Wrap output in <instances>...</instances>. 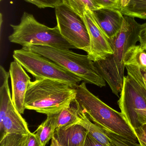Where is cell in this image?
<instances>
[{
    "mask_svg": "<svg viewBox=\"0 0 146 146\" xmlns=\"http://www.w3.org/2000/svg\"><path fill=\"white\" fill-rule=\"evenodd\" d=\"M141 26L135 18L124 15L121 30L113 38L109 39L113 54L94 62L99 72L108 83L113 93L118 97L121 92L125 76V54L130 47L139 42Z\"/></svg>",
    "mask_w": 146,
    "mask_h": 146,
    "instance_id": "1",
    "label": "cell"
},
{
    "mask_svg": "<svg viewBox=\"0 0 146 146\" xmlns=\"http://www.w3.org/2000/svg\"><path fill=\"white\" fill-rule=\"evenodd\" d=\"M75 88L61 82L41 79L30 82L25 100L26 110L54 114L70 106L75 99Z\"/></svg>",
    "mask_w": 146,
    "mask_h": 146,
    "instance_id": "2",
    "label": "cell"
},
{
    "mask_svg": "<svg viewBox=\"0 0 146 146\" xmlns=\"http://www.w3.org/2000/svg\"><path fill=\"white\" fill-rule=\"evenodd\" d=\"M76 90L75 100L81 110L93 122L138 143L134 132L121 112L112 109L92 93L84 82L76 88Z\"/></svg>",
    "mask_w": 146,
    "mask_h": 146,
    "instance_id": "3",
    "label": "cell"
},
{
    "mask_svg": "<svg viewBox=\"0 0 146 146\" xmlns=\"http://www.w3.org/2000/svg\"><path fill=\"white\" fill-rule=\"evenodd\" d=\"M22 48L39 54L73 73L86 83L102 88L106 81L88 55L80 54L69 49L45 45H32Z\"/></svg>",
    "mask_w": 146,
    "mask_h": 146,
    "instance_id": "4",
    "label": "cell"
},
{
    "mask_svg": "<svg viewBox=\"0 0 146 146\" xmlns=\"http://www.w3.org/2000/svg\"><path fill=\"white\" fill-rule=\"evenodd\" d=\"M11 42L21 45H45L65 49L75 48L61 35L57 26L51 28L38 21L31 14L24 12L18 25H10Z\"/></svg>",
    "mask_w": 146,
    "mask_h": 146,
    "instance_id": "5",
    "label": "cell"
},
{
    "mask_svg": "<svg viewBox=\"0 0 146 146\" xmlns=\"http://www.w3.org/2000/svg\"><path fill=\"white\" fill-rule=\"evenodd\" d=\"M13 58L35 80L50 79L64 82L76 88L81 79L52 61L28 50H15Z\"/></svg>",
    "mask_w": 146,
    "mask_h": 146,
    "instance_id": "6",
    "label": "cell"
},
{
    "mask_svg": "<svg viewBox=\"0 0 146 146\" xmlns=\"http://www.w3.org/2000/svg\"><path fill=\"white\" fill-rule=\"evenodd\" d=\"M118 105L133 131L146 124V99L134 80L124 76Z\"/></svg>",
    "mask_w": 146,
    "mask_h": 146,
    "instance_id": "7",
    "label": "cell"
},
{
    "mask_svg": "<svg viewBox=\"0 0 146 146\" xmlns=\"http://www.w3.org/2000/svg\"><path fill=\"white\" fill-rule=\"evenodd\" d=\"M55 12L57 26L63 38L75 48L88 54L90 38L82 19L63 4L56 7Z\"/></svg>",
    "mask_w": 146,
    "mask_h": 146,
    "instance_id": "8",
    "label": "cell"
},
{
    "mask_svg": "<svg viewBox=\"0 0 146 146\" xmlns=\"http://www.w3.org/2000/svg\"><path fill=\"white\" fill-rule=\"evenodd\" d=\"M81 19L86 27L90 38V48L87 54L89 59L95 62L113 54L109 38L97 22L93 11L87 10Z\"/></svg>",
    "mask_w": 146,
    "mask_h": 146,
    "instance_id": "9",
    "label": "cell"
},
{
    "mask_svg": "<svg viewBox=\"0 0 146 146\" xmlns=\"http://www.w3.org/2000/svg\"><path fill=\"white\" fill-rule=\"evenodd\" d=\"M9 73L12 86L13 103L21 114L25 111V100L31 78L22 66L14 61L10 63Z\"/></svg>",
    "mask_w": 146,
    "mask_h": 146,
    "instance_id": "10",
    "label": "cell"
},
{
    "mask_svg": "<svg viewBox=\"0 0 146 146\" xmlns=\"http://www.w3.org/2000/svg\"><path fill=\"white\" fill-rule=\"evenodd\" d=\"M94 17L102 31L109 39L115 37L121 28L124 15L121 11L108 8L92 11Z\"/></svg>",
    "mask_w": 146,
    "mask_h": 146,
    "instance_id": "11",
    "label": "cell"
},
{
    "mask_svg": "<svg viewBox=\"0 0 146 146\" xmlns=\"http://www.w3.org/2000/svg\"><path fill=\"white\" fill-rule=\"evenodd\" d=\"M30 133L26 121L18 111L13 102L9 106L2 121L0 122L1 139L7 134L25 135Z\"/></svg>",
    "mask_w": 146,
    "mask_h": 146,
    "instance_id": "12",
    "label": "cell"
},
{
    "mask_svg": "<svg viewBox=\"0 0 146 146\" xmlns=\"http://www.w3.org/2000/svg\"><path fill=\"white\" fill-rule=\"evenodd\" d=\"M87 135L84 127L76 124L56 129L53 138L62 146H84Z\"/></svg>",
    "mask_w": 146,
    "mask_h": 146,
    "instance_id": "13",
    "label": "cell"
},
{
    "mask_svg": "<svg viewBox=\"0 0 146 146\" xmlns=\"http://www.w3.org/2000/svg\"><path fill=\"white\" fill-rule=\"evenodd\" d=\"M80 111V108L75 99L69 106L53 114L57 129L67 127L78 124L79 121Z\"/></svg>",
    "mask_w": 146,
    "mask_h": 146,
    "instance_id": "14",
    "label": "cell"
},
{
    "mask_svg": "<svg viewBox=\"0 0 146 146\" xmlns=\"http://www.w3.org/2000/svg\"><path fill=\"white\" fill-rule=\"evenodd\" d=\"M79 116V121L78 124L84 127L90 136L105 146H114L103 129L93 123L81 108Z\"/></svg>",
    "mask_w": 146,
    "mask_h": 146,
    "instance_id": "15",
    "label": "cell"
},
{
    "mask_svg": "<svg viewBox=\"0 0 146 146\" xmlns=\"http://www.w3.org/2000/svg\"><path fill=\"white\" fill-rule=\"evenodd\" d=\"M10 77L9 72L4 68L0 67V122L6 115L9 106L13 103L10 94L8 80Z\"/></svg>",
    "mask_w": 146,
    "mask_h": 146,
    "instance_id": "16",
    "label": "cell"
},
{
    "mask_svg": "<svg viewBox=\"0 0 146 146\" xmlns=\"http://www.w3.org/2000/svg\"><path fill=\"white\" fill-rule=\"evenodd\" d=\"M125 66H133L146 70V49L141 44L130 47L125 54Z\"/></svg>",
    "mask_w": 146,
    "mask_h": 146,
    "instance_id": "17",
    "label": "cell"
},
{
    "mask_svg": "<svg viewBox=\"0 0 146 146\" xmlns=\"http://www.w3.org/2000/svg\"><path fill=\"white\" fill-rule=\"evenodd\" d=\"M55 121L53 114L47 115L46 120L40 124L34 134L37 138L41 146H45L54 137L56 129Z\"/></svg>",
    "mask_w": 146,
    "mask_h": 146,
    "instance_id": "18",
    "label": "cell"
},
{
    "mask_svg": "<svg viewBox=\"0 0 146 146\" xmlns=\"http://www.w3.org/2000/svg\"><path fill=\"white\" fill-rule=\"evenodd\" d=\"M121 12L123 15L146 20V0H122Z\"/></svg>",
    "mask_w": 146,
    "mask_h": 146,
    "instance_id": "19",
    "label": "cell"
},
{
    "mask_svg": "<svg viewBox=\"0 0 146 146\" xmlns=\"http://www.w3.org/2000/svg\"><path fill=\"white\" fill-rule=\"evenodd\" d=\"M62 1L63 5L81 18L87 10L96 9L92 0H62Z\"/></svg>",
    "mask_w": 146,
    "mask_h": 146,
    "instance_id": "20",
    "label": "cell"
},
{
    "mask_svg": "<svg viewBox=\"0 0 146 146\" xmlns=\"http://www.w3.org/2000/svg\"><path fill=\"white\" fill-rule=\"evenodd\" d=\"M127 75L136 82L142 94L146 99V70L133 66H125Z\"/></svg>",
    "mask_w": 146,
    "mask_h": 146,
    "instance_id": "21",
    "label": "cell"
},
{
    "mask_svg": "<svg viewBox=\"0 0 146 146\" xmlns=\"http://www.w3.org/2000/svg\"><path fill=\"white\" fill-rule=\"evenodd\" d=\"M26 136L27 135L7 134L0 139V146H25Z\"/></svg>",
    "mask_w": 146,
    "mask_h": 146,
    "instance_id": "22",
    "label": "cell"
},
{
    "mask_svg": "<svg viewBox=\"0 0 146 146\" xmlns=\"http://www.w3.org/2000/svg\"><path fill=\"white\" fill-rule=\"evenodd\" d=\"M114 146H140L139 143L133 142L125 137L118 135L109 129L100 127Z\"/></svg>",
    "mask_w": 146,
    "mask_h": 146,
    "instance_id": "23",
    "label": "cell"
},
{
    "mask_svg": "<svg viewBox=\"0 0 146 146\" xmlns=\"http://www.w3.org/2000/svg\"><path fill=\"white\" fill-rule=\"evenodd\" d=\"M122 0H92L96 9L108 8L121 11Z\"/></svg>",
    "mask_w": 146,
    "mask_h": 146,
    "instance_id": "24",
    "label": "cell"
},
{
    "mask_svg": "<svg viewBox=\"0 0 146 146\" xmlns=\"http://www.w3.org/2000/svg\"><path fill=\"white\" fill-rule=\"evenodd\" d=\"M27 2L34 4L39 8L51 7L55 8L63 4L62 0H25Z\"/></svg>",
    "mask_w": 146,
    "mask_h": 146,
    "instance_id": "25",
    "label": "cell"
},
{
    "mask_svg": "<svg viewBox=\"0 0 146 146\" xmlns=\"http://www.w3.org/2000/svg\"><path fill=\"white\" fill-rule=\"evenodd\" d=\"M140 146H146V124L134 130Z\"/></svg>",
    "mask_w": 146,
    "mask_h": 146,
    "instance_id": "26",
    "label": "cell"
},
{
    "mask_svg": "<svg viewBox=\"0 0 146 146\" xmlns=\"http://www.w3.org/2000/svg\"><path fill=\"white\" fill-rule=\"evenodd\" d=\"M25 146H41L34 133H30L27 135Z\"/></svg>",
    "mask_w": 146,
    "mask_h": 146,
    "instance_id": "27",
    "label": "cell"
},
{
    "mask_svg": "<svg viewBox=\"0 0 146 146\" xmlns=\"http://www.w3.org/2000/svg\"><path fill=\"white\" fill-rule=\"evenodd\" d=\"M139 42L140 44L146 49V22L142 24L139 34Z\"/></svg>",
    "mask_w": 146,
    "mask_h": 146,
    "instance_id": "28",
    "label": "cell"
},
{
    "mask_svg": "<svg viewBox=\"0 0 146 146\" xmlns=\"http://www.w3.org/2000/svg\"><path fill=\"white\" fill-rule=\"evenodd\" d=\"M84 146H105L94 139L87 133Z\"/></svg>",
    "mask_w": 146,
    "mask_h": 146,
    "instance_id": "29",
    "label": "cell"
},
{
    "mask_svg": "<svg viewBox=\"0 0 146 146\" xmlns=\"http://www.w3.org/2000/svg\"><path fill=\"white\" fill-rule=\"evenodd\" d=\"M50 146H62L54 138H52L51 141V144Z\"/></svg>",
    "mask_w": 146,
    "mask_h": 146,
    "instance_id": "30",
    "label": "cell"
},
{
    "mask_svg": "<svg viewBox=\"0 0 146 146\" xmlns=\"http://www.w3.org/2000/svg\"><path fill=\"white\" fill-rule=\"evenodd\" d=\"M1 1H2V0H1Z\"/></svg>",
    "mask_w": 146,
    "mask_h": 146,
    "instance_id": "31",
    "label": "cell"
}]
</instances>
